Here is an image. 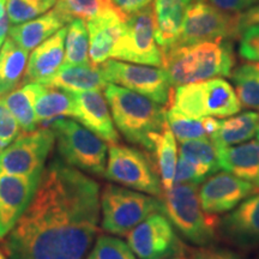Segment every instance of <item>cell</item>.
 Instances as JSON below:
<instances>
[{"mask_svg":"<svg viewBox=\"0 0 259 259\" xmlns=\"http://www.w3.org/2000/svg\"><path fill=\"white\" fill-rule=\"evenodd\" d=\"M100 186L63 160H54L12 231L3 239L9 259H84L97 233Z\"/></svg>","mask_w":259,"mask_h":259,"instance_id":"1","label":"cell"},{"mask_svg":"<svg viewBox=\"0 0 259 259\" xmlns=\"http://www.w3.org/2000/svg\"><path fill=\"white\" fill-rule=\"evenodd\" d=\"M161 52V67L176 87L229 77L235 65L229 40L173 46Z\"/></svg>","mask_w":259,"mask_h":259,"instance_id":"2","label":"cell"},{"mask_svg":"<svg viewBox=\"0 0 259 259\" xmlns=\"http://www.w3.org/2000/svg\"><path fill=\"white\" fill-rule=\"evenodd\" d=\"M103 92L115 127L130 143L153 151L155 138L168 125L166 108L113 83L107 84Z\"/></svg>","mask_w":259,"mask_h":259,"instance_id":"3","label":"cell"},{"mask_svg":"<svg viewBox=\"0 0 259 259\" xmlns=\"http://www.w3.org/2000/svg\"><path fill=\"white\" fill-rule=\"evenodd\" d=\"M161 202L162 212L191 244L210 246L220 236V219L203 209L198 185L176 184L164 191Z\"/></svg>","mask_w":259,"mask_h":259,"instance_id":"4","label":"cell"},{"mask_svg":"<svg viewBox=\"0 0 259 259\" xmlns=\"http://www.w3.org/2000/svg\"><path fill=\"white\" fill-rule=\"evenodd\" d=\"M50 127L56 137L58 153L65 163L83 173L105 177L108 147L102 138L71 119H54Z\"/></svg>","mask_w":259,"mask_h":259,"instance_id":"5","label":"cell"},{"mask_svg":"<svg viewBox=\"0 0 259 259\" xmlns=\"http://www.w3.org/2000/svg\"><path fill=\"white\" fill-rule=\"evenodd\" d=\"M102 229L114 235H127L154 212H162L157 197L108 184L100 194Z\"/></svg>","mask_w":259,"mask_h":259,"instance_id":"6","label":"cell"},{"mask_svg":"<svg viewBox=\"0 0 259 259\" xmlns=\"http://www.w3.org/2000/svg\"><path fill=\"white\" fill-rule=\"evenodd\" d=\"M170 107L193 118H228L240 112L234 87L222 78L177 87Z\"/></svg>","mask_w":259,"mask_h":259,"instance_id":"7","label":"cell"},{"mask_svg":"<svg viewBox=\"0 0 259 259\" xmlns=\"http://www.w3.org/2000/svg\"><path fill=\"white\" fill-rule=\"evenodd\" d=\"M154 4H149L126 17L124 30L113 48L111 59L162 66V52L155 36Z\"/></svg>","mask_w":259,"mask_h":259,"instance_id":"8","label":"cell"},{"mask_svg":"<svg viewBox=\"0 0 259 259\" xmlns=\"http://www.w3.org/2000/svg\"><path fill=\"white\" fill-rule=\"evenodd\" d=\"M105 178L157 198L163 196V187L156 166L149 155L137 148L111 144Z\"/></svg>","mask_w":259,"mask_h":259,"instance_id":"9","label":"cell"},{"mask_svg":"<svg viewBox=\"0 0 259 259\" xmlns=\"http://www.w3.org/2000/svg\"><path fill=\"white\" fill-rule=\"evenodd\" d=\"M99 67L107 83L124 87L162 106L170 103L173 85L163 69L115 59L106 60Z\"/></svg>","mask_w":259,"mask_h":259,"instance_id":"10","label":"cell"},{"mask_svg":"<svg viewBox=\"0 0 259 259\" xmlns=\"http://www.w3.org/2000/svg\"><path fill=\"white\" fill-rule=\"evenodd\" d=\"M240 35L238 14L222 11L205 0H194L187 10L179 38L174 46L231 40Z\"/></svg>","mask_w":259,"mask_h":259,"instance_id":"11","label":"cell"},{"mask_svg":"<svg viewBox=\"0 0 259 259\" xmlns=\"http://www.w3.org/2000/svg\"><path fill=\"white\" fill-rule=\"evenodd\" d=\"M54 142L51 127L23 132L0 153V169L18 176H40Z\"/></svg>","mask_w":259,"mask_h":259,"instance_id":"12","label":"cell"},{"mask_svg":"<svg viewBox=\"0 0 259 259\" xmlns=\"http://www.w3.org/2000/svg\"><path fill=\"white\" fill-rule=\"evenodd\" d=\"M126 236L138 259H168L185 254V246L162 212L151 213Z\"/></svg>","mask_w":259,"mask_h":259,"instance_id":"13","label":"cell"},{"mask_svg":"<svg viewBox=\"0 0 259 259\" xmlns=\"http://www.w3.org/2000/svg\"><path fill=\"white\" fill-rule=\"evenodd\" d=\"M40 176H18L0 169V240L21 219L36 192Z\"/></svg>","mask_w":259,"mask_h":259,"instance_id":"14","label":"cell"},{"mask_svg":"<svg viewBox=\"0 0 259 259\" xmlns=\"http://www.w3.org/2000/svg\"><path fill=\"white\" fill-rule=\"evenodd\" d=\"M258 191L248 181L223 171L204 181L199 190V199L206 212L221 215L232 211L242 200Z\"/></svg>","mask_w":259,"mask_h":259,"instance_id":"15","label":"cell"},{"mask_svg":"<svg viewBox=\"0 0 259 259\" xmlns=\"http://www.w3.org/2000/svg\"><path fill=\"white\" fill-rule=\"evenodd\" d=\"M219 235L241 250L259 247V191L220 219Z\"/></svg>","mask_w":259,"mask_h":259,"instance_id":"16","label":"cell"},{"mask_svg":"<svg viewBox=\"0 0 259 259\" xmlns=\"http://www.w3.org/2000/svg\"><path fill=\"white\" fill-rule=\"evenodd\" d=\"M126 17L127 14L109 0L100 14L87 22L89 32V58L93 65L99 66L111 59L113 48L124 30Z\"/></svg>","mask_w":259,"mask_h":259,"instance_id":"17","label":"cell"},{"mask_svg":"<svg viewBox=\"0 0 259 259\" xmlns=\"http://www.w3.org/2000/svg\"><path fill=\"white\" fill-rule=\"evenodd\" d=\"M71 95L73 99L72 118L105 142L119 143V132L116 131L108 102L101 90L77 92L71 93Z\"/></svg>","mask_w":259,"mask_h":259,"instance_id":"18","label":"cell"},{"mask_svg":"<svg viewBox=\"0 0 259 259\" xmlns=\"http://www.w3.org/2000/svg\"><path fill=\"white\" fill-rule=\"evenodd\" d=\"M67 27L38 45L31 52L25 70V83L44 84L60 69L65 59V37Z\"/></svg>","mask_w":259,"mask_h":259,"instance_id":"19","label":"cell"},{"mask_svg":"<svg viewBox=\"0 0 259 259\" xmlns=\"http://www.w3.org/2000/svg\"><path fill=\"white\" fill-rule=\"evenodd\" d=\"M72 21L67 16L54 6V9H51L37 18L10 27L9 36L29 52L53 36L57 31L66 27Z\"/></svg>","mask_w":259,"mask_h":259,"instance_id":"20","label":"cell"},{"mask_svg":"<svg viewBox=\"0 0 259 259\" xmlns=\"http://www.w3.org/2000/svg\"><path fill=\"white\" fill-rule=\"evenodd\" d=\"M220 168L259 189V142L219 149Z\"/></svg>","mask_w":259,"mask_h":259,"instance_id":"21","label":"cell"},{"mask_svg":"<svg viewBox=\"0 0 259 259\" xmlns=\"http://www.w3.org/2000/svg\"><path fill=\"white\" fill-rule=\"evenodd\" d=\"M193 2L194 0H155V36L161 51L176 45L187 10Z\"/></svg>","mask_w":259,"mask_h":259,"instance_id":"22","label":"cell"},{"mask_svg":"<svg viewBox=\"0 0 259 259\" xmlns=\"http://www.w3.org/2000/svg\"><path fill=\"white\" fill-rule=\"evenodd\" d=\"M99 66L93 64L87 65H61L44 85L54 87L66 92L77 93L87 90H105L107 87Z\"/></svg>","mask_w":259,"mask_h":259,"instance_id":"23","label":"cell"},{"mask_svg":"<svg viewBox=\"0 0 259 259\" xmlns=\"http://www.w3.org/2000/svg\"><path fill=\"white\" fill-rule=\"evenodd\" d=\"M258 128L259 113L245 112L220 120L218 130L210 138L219 149L234 147L253 138Z\"/></svg>","mask_w":259,"mask_h":259,"instance_id":"24","label":"cell"},{"mask_svg":"<svg viewBox=\"0 0 259 259\" xmlns=\"http://www.w3.org/2000/svg\"><path fill=\"white\" fill-rule=\"evenodd\" d=\"M28 51L11 37H6L0 48V96L11 93L24 78Z\"/></svg>","mask_w":259,"mask_h":259,"instance_id":"25","label":"cell"},{"mask_svg":"<svg viewBox=\"0 0 259 259\" xmlns=\"http://www.w3.org/2000/svg\"><path fill=\"white\" fill-rule=\"evenodd\" d=\"M40 88V83H25L21 88L2 96L23 132L35 131L40 124L35 113V100Z\"/></svg>","mask_w":259,"mask_h":259,"instance_id":"26","label":"cell"},{"mask_svg":"<svg viewBox=\"0 0 259 259\" xmlns=\"http://www.w3.org/2000/svg\"><path fill=\"white\" fill-rule=\"evenodd\" d=\"M167 124L180 142L197 138H210L220 125L219 119L213 116L193 118L169 107L167 111Z\"/></svg>","mask_w":259,"mask_h":259,"instance_id":"27","label":"cell"},{"mask_svg":"<svg viewBox=\"0 0 259 259\" xmlns=\"http://www.w3.org/2000/svg\"><path fill=\"white\" fill-rule=\"evenodd\" d=\"M151 153H154L155 166H156L157 173L160 176L164 192V191L171 189L174 185L178 158H179L178 157L177 138L168 125L155 138Z\"/></svg>","mask_w":259,"mask_h":259,"instance_id":"28","label":"cell"},{"mask_svg":"<svg viewBox=\"0 0 259 259\" xmlns=\"http://www.w3.org/2000/svg\"><path fill=\"white\" fill-rule=\"evenodd\" d=\"M38 122L52 121L64 116H73V99L70 92L41 84L35 100Z\"/></svg>","mask_w":259,"mask_h":259,"instance_id":"29","label":"cell"},{"mask_svg":"<svg viewBox=\"0 0 259 259\" xmlns=\"http://www.w3.org/2000/svg\"><path fill=\"white\" fill-rule=\"evenodd\" d=\"M231 77L241 107L259 111V63L242 64L233 70Z\"/></svg>","mask_w":259,"mask_h":259,"instance_id":"30","label":"cell"},{"mask_svg":"<svg viewBox=\"0 0 259 259\" xmlns=\"http://www.w3.org/2000/svg\"><path fill=\"white\" fill-rule=\"evenodd\" d=\"M89 58V32L85 21L73 19L67 24L65 37V59L64 65H87Z\"/></svg>","mask_w":259,"mask_h":259,"instance_id":"31","label":"cell"},{"mask_svg":"<svg viewBox=\"0 0 259 259\" xmlns=\"http://www.w3.org/2000/svg\"><path fill=\"white\" fill-rule=\"evenodd\" d=\"M179 155L208 167L212 173H218L221 169L219 162V148L211 138H197L181 142Z\"/></svg>","mask_w":259,"mask_h":259,"instance_id":"32","label":"cell"},{"mask_svg":"<svg viewBox=\"0 0 259 259\" xmlns=\"http://www.w3.org/2000/svg\"><path fill=\"white\" fill-rule=\"evenodd\" d=\"M58 0H6V11L12 25L37 18L56 6Z\"/></svg>","mask_w":259,"mask_h":259,"instance_id":"33","label":"cell"},{"mask_svg":"<svg viewBox=\"0 0 259 259\" xmlns=\"http://www.w3.org/2000/svg\"><path fill=\"white\" fill-rule=\"evenodd\" d=\"M87 259H137L127 242L109 235H101L96 240Z\"/></svg>","mask_w":259,"mask_h":259,"instance_id":"34","label":"cell"},{"mask_svg":"<svg viewBox=\"0 0 259 259\" xmlns=\"http://www.w3.org/2000/svg\"><path fill=\"white\" fill-rule=\"evenodd\" d=\"M109 0H58L56 8L71 21L78 18L90 21L102 11Z\"/></svg>","mask_w":259,"mask_h":259,"instance_id":"35","label":"cell"},{"mask_svg":"<svg viewBox=\"0 0 259 259\" xmlns=\"http://www.w3.org/2000/svg\"><path fill=\"white\" fill-rule=\"evenodd\" d=\"M212 171L208 167L189 160V158L179 155L174 178L176 184H191V185H199L204 183Z\"/></svg>","mask_w":259,"mask_h":259,"instance_id":"36","label":"cell"},{"mask_svg":"<svg viewBox=\"0 0 259 259\" xmlns=\"http://www.w3.org/2000/svg\"><path fill=\"white\" fill-rule=\"evenodd\" d=\"M239 54L245 60L259 63V24L251 25L241 32Z\"/></svg>","mask_w":259,"mask_h":259,"instance_id":"37","label":"cell"},{"mask_svg":"<svg viewBox=\"0 0 259 259\" xmlns=\"http://www.w3.org/2000/svg\"><path fill=\"white\" fill-rule=\"evenodd\" d=\"M19 135H21V126L5 105L3 97L0 96V139L10 144Z\"/></svg>","mask_w":259,"mask_h":259,"instance_id":"38","label":"cell"},{"mask_svg":"<svg viewBox=\"0 0 259 259\" xmlns=\"http://www.w3.org/2000/svg\"><path fill=\"white\" fill-rule=\"evenodd\" d=\"M189 252L190 259H245L231 250L213 247L211 245L192 248Z\"/></svg>","mask_w":259,"mask_h":259,"instance_id":"39","label":"cell"},{"mask_svg":"<svg viewBox=\"0 0 259 259\" xmlns=\"http://www.w3.org/2000/svg\"><path fill=\"white\" fill-rule=\"evenodd\" d=\"M205 2L225 12L239 14L250 8L257 0H205Z\"/></svg>","mask_w":259,"mask_h":259,"instance_id":"40","label":"cell"},{"mask_svg":"<svg viewBox=\"0 0 259 259\" xmlns=\"http://www.w3.org/2000/svg\"><path fill=\"white\" fill-rule=\"evenodd\" d=\"M238 21L240 32L244 31L246 28L251 27V25L259 24V5L246 9L244 12H239Z\"/></svg>","mask_w":259,"mask_h":259,"instance_id":"41","label":"cell"},{"mask_svg":"<svg viewBox=\"0 0 259 259\" xmlns=\"http://www.w3.org/2000/svg\"><path fill=\"white\" fill-rule=\"evenodd\" d=\"M119 9L122 10L125 14H132L137 10L144 8L149 4H151L153 0H112Z\"/></svg>","mask_w":259,"mask_h":259,"instance_id":"42","label":"cell"},{"mask_svg":"<svg viewBox=\"0 0 259 259\" xmlns=\"http://www.w3.org/2000/svg\"><path fill=\"white\" fill-rule=\"evenodd\" d=\"M10 29V19L6 11V0H0V42H4Z\"/></svg>","mask_w":259,"mask_h":259,"instance_id":"43","label":"cell"},{"mask_svg":"<svg viewBox=\"0 0 259 259\" xmlns=\"http://www.w3.org/2000/svg\"><path fill=\"white\" fill-rule=\"evenodd\" d=\"M9 145V143H6L5 141H3V139H0V153H2L3 150H4V149L8 147Z\"/></svg>","mask_w":259,"mask_h":259,"instance_id":"44","label":"cell"},{"mask_svg":"<svg viewBox=\"0 0 259 259\" xmlns=\"http://www.w3.org/2000/svg\"><path fill=\"white\" fill-rule=\"evenodd\" d=\"M168 259H190V258L186 257L185 254H180V255H176V257H171V258H168Z\"/></svg>","mask_w":259,"mask_h":259,"instance_id":"45","label":"cell"},{"mask_svg":"<svg viewBox=\"0 0 259 259\" xmlns=\"http://www.w3.org/2000/svg\"><path fill=\"white\" fill-rule=\"evenodd\" d=\"M0 259H6V257H5V254L3 253L2 251H0Z\"/></svg>","mask_w":259,"mask_h":259,"instance_id":"46","label":"cell"},{"mask_svg":"<svg viewBox=\"0 0 259 259\" xmlns=\"http://www.w3.org/2000/svg\"><path fill=\"white\" fill-rule=\"evenodd\" d=\"M255 136H257V141L259 142V128H258V131H257V135H255Z\"/></svg>","mask_w":259,"mask_h":259,"instance_id":"47","label":"cell"},{"mask_svg":"<svg viewBox=\"0 0 259 259\" xmlns=\"http://www.w3.org/2000/svg\"><path fill=\"white\" fill-rule=\"evenodd\" d=\"M3 44H4V42H0V48H2V46H3Z\"/></svg>","mask_w":259,"mask_h":259,"instance_id":"48","label":"cell"},{"mask_svg":"<svg viewBox=\"0 0 259 259\" xmlns=\"http://www.w3.org/2000/svg\"><path fill=\"white\" fill-rule=\"evenodd\" d=\"M257 2H259V0H257Z\"/></svg>","mask_w":259,"mask_h":259,"instance_id":"49","label":"cell"}]
</instances>
